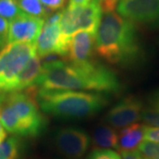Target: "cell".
<instances>
[{
	"mask_svg": "<svg viewBox=\"0 0 159 159\" xmlns=\"http://www.w3.org/2000/svg\"><path fill=\"white\" fill-rule=\"evenodd\" d=\"M34 86L49 90H92L118 93L121 83L112 70L94 60L82 64L66 63L48 56Z\"/></svg>",
	"mask_w": 159,
	"mask_h": 159,
	"instance_id": "cell-1",
	"label": "cell"
},
{
	"mask_svg": "<svg viewBox=\"0 0 159 159\" xmlns=\"http://www.w3.org/2000/svg\"><path fill=\"white\" fill-rule=\"evenodd\" d=\"M95 51L111 65L130 66L140 61L142 48L134 24L115 11L102 13Z\"/></svg>",
	"mask_w": 159,
	"mask_h": 159,
	"instance_id": "cell-2",
	"label": "cell"
},
{
	"mask_svg": "<svg viewBox=\"0 0 159 159\" xmlns=\"http://www.w3.org/2000/svg\"><path fill=\"white\" fill-rule=\"evenodd\" d=\"M34 97L44 113L65 119L90 117L108 103L107 98L101 94L77 90H49L36 88Z\"/></svg>",
	"mask_w": 159,
	"mask_h": 159,
	"instance_id": "cell-3",
	"label": "cell"
},
{
	"mask_svg": "<svg viewBox=\"0 0 159 159\" xmlns=\"http://www.w3.org/2000/svg\"><path fill=\"white\" fill-rule=\"evenodd\" d=\"M25 90V93L11 92L6 97V102L17 120V135L39 136L45 129L46 119L40 112L39 105L35 100V88L32 86Z\"/></svg>",
	"mask_w": 159,
	"mask_h": 159,
	"instance_id": "cell-4",
	"label": "cell"
},
{
	"mask_svg": "<svg viewBox=\"0 0 159 159\" xmlns=\"http://www.w3.org/2000/svg\"><path fill=\"white\" fill-rule=\"evenodd\" d=\"M36 54V43H12L0 51V93L13 92L19 74Z\"/></svg>",
	"mask_w": 159,
	"mask_h": 159,
	"instance_id": "cell-5",
	"label": "cell"
},
{
	"mask_svg": "<svg viewBox=\"0 0 159 159\" xmlns=\"http://www.w3.org/2000/svg\"><path fill=\"white\" fill-rule=\"evenodd\" d=\"M90 136L85 130L66 126L55 133L54 142L59 152L69 159H81L90 145Z\"/></svg>",
	"mask_w": 159,
	"mask_h": 159,
	"instance_id": "cell-6",
	"label": "cell"
},
{
	"mask_svg": "<svg viewBox=\"0 0 159 159\" xmlns=\"http://www.w3.org/2000/svg\"><path fill=\"white\" fill-rule=\"evenodd\" d=\"M118 13L133 23L158 25L159 0H120Z\"/></svg>",
	"mask_w": 159,
	"mask_h": 159,
	"instance_id": "cell-7",
	"label": "cell"
},
{
	"mask_svg": "<svg viewBox=\"0 0 159 159\" xmlns=\"http://www.w3.org/2000/svg\"><path fill=\"white\" fill-rule=\"evenodd\" d=\"M143 103L137 97H128L109 111L104 121L113 128H124L141 120Z\"/></svg>",
	"mask_w": 159,
	"mask_h": 159,
	"instance_id": "cell-8",
	"label": "cell"
},
{
	"mask_svg": "<svg viewBox=\"0 0 159 159\" xmlns=\"http://www.w3.org/2000/svg\"><path fill=\"white\" fill-rule=\"evenodd\" d=\"M45 20L23 13L9 22L8 43H36L43 28ZM7 43V44H8Z\"/></svg>",
	"mask_w": 159,
	"mask_h": 159,
	"instance_id": "cell-9",
	"label": "cell"
},
{
	"mask_svg": "<svg viewBox=\"0 0 159 159\" xmlns=\"http://www.w3.org/2000/svg\"><path fill=\"white\" fill-rule=\"evenodd\" d=\"M68 45L62 38L60 23L44 24L36 41V54L40 58L53 54L65 57L67 54Z\"/></svg>",
	"mask_w": 159,
	"mask_h": 159,
	"instance_id": "cell-10",
	"label": "cell"
},
{
	"mask_svg": "<svg viewBox=\"0 0 159 159\" xmlns=\"http://www.w3.org/2000/svg\"><path fill=\"white\" fill-rule=\"evenodd\" d=\"M96 34L89 31L80 30L71 37L66 57L72 64H82L92 60L95 51Z\"/></svg>",
	"mask_w": 159,
	"mask_h": 159,
	"instance_id": "cell-11",
	"label": "cell"
},
{
	"mask_svg": "<svg viewBox=\"0 0 159 159\" xmlns=\"http://www.w3.org/2000/svg\"><path fill=\"white\" fill-rule=\"evenodd\" d=\"M42 71V63L37 54L32 57L19 74L13 92H20L34 86Z\"/></svg>",
	"mask_w": 159,
	"mask_h": 159,
	"instance_id": "cell-12",
	"label": "cell"
},
{
	"mask_svg": "<svg viewBox=\"0 0 159 159\" xmlns=\"http://www.w3.org/2000/svg\"><path fill=\"white\" fill-rule=\"evenodd\" d=\"M144 125L132 124L124 127L119 134V148L121 151L133 150L138 147L143 140Z\"/></svg>",
	"mask_w": 159,
	"mask_h": 159,
	"instance_id": "cell-13",
	"label": "cell"
},
{
	"mask_svg": "<svg viewBox=\"0 0 159 159\" xmlns=\"http://www.w3.org/2000/svg\"><path fill=\"white\" fill-rule=\"evenodd\" d=\"M93 142L99 148H119V134L110 125H98L93 134Z\"/></svg>",
	"mask_w": 159,
	"mask_h": 159,
	"instance_id": "cell-14",
	"label": "cell"
},
{
	"mask_svg": "<svg viewBox=\"0 0 159 159\" xmlns=\"http://www.w3.org/2000/svg\"><path fill=\"white\" fill-rule=\"evenodd\" d=\"M21 11L30 16L46 20L51 12L42 5L39 0H14Z\"/></svg>",
	"mask_w": 159,
	"mask_h": 159,
	"instance_id": "cell-15",
	"label": "cell"
},
{
	"mask_svg": "<svg viewBox=\"0 0 159 159\" xmlns=\"http://www.w3.org/2000/svg\"><path fill=\"white\" fill-rule=\"evenodd\" d=\"M20 148V142L16 137L8 138L0 143V159H18Z\"/></svg>",
	"mask_w": 159,
	"mask_h": 159,
	"instance_id": "cell-16",
	"label": "cell"
},
{
	"mask_svg": "<svg viewBox=\"0 0 159 159\" xmlns=\"http://www.w3.org/2000/svg\"><path fill=\"white\" fill-rule=\"evenodd\" d=\"M23 13L14 0H0V17L12 20Z\"/></svg>",
	"mask_w": 159,
	"mask_h": 159,
	"instance_id": "cell-17",
	"label": "cell"
},
{
	"mask_svg": "<svg viewBox=\"0 0 159 159\" xmlns=\"http://www.w3.org/2000/svg\"><path fill=\"white\" fill-rule=\"evenodd\" d=\"M138 148L148 159H159V143L144 141L138 146Z\"/></svg>",
	"mask_w": 159,
	"mask_h": 159,
	"instance_id": "cell-18",
	"label": "cell"
},
{
	"mask_svg": "<svg viewBox=\"0 0 159 159\" xmlns=\"http://www.w3.org/2000/svg\"><path fill=\"white\" fill-rule=\"evenodd\" d=\"M141 120L148 126L159 127V110L153 108L143 109Z\"/></svg>",
	"mask_w": 159,
	"mask_h": 159,
	"instance_id": "cell-19",
	"label": "cell"
},
{
	"mask_svg": "<svg viewBox=\"0 0 159 159\" xmlns=\"http://www.w3.org/2000/svg\"><path fill=\"white\" fill-rule=\"evenodd\" d=\"M88 159H121V157L111 149L98 148L91 152Z\"/></svg>",
	"mask_w": 159,
	"mask_h": 159,
	"instance_id": "cell-20",
	"label": "cell"
},
{
	"mask_svg": "<svg viewBox=\"0 0 159 159\" xmlns=\"http://www.w3.org/2000/svg\"><path fill=\"white\" fill-rule=\"evenodd\" d=\"M8 31H9V21L0 17V51L8 43Z\"/></svg>",
	"mask_w": 159,
	"mask_h": 159,
	"instance_id": "cell-21",
	"label": "cell"
},
{
	"mask_svg": "<svg viewBox=\"0 0 159 159\" xmlns=\"http://www.w3.org/2000/svg\"><path fill=\"white\" fill-rule=\"evenodd\" d=\"M143 141L159 143V127L144 125Z\"/></svg>",
	"mask_w": 159,
	"mask_h": 159,
	"instance_id": "cell-22",
	"label": "cell"
},
{
	"mask_svg": "<svg viewBox=\"0 0 159 159\" xmlns=\"http://www.w3.org/2000/svg\"><path fill=\"white\" fill-rule=\"evenodd\" d=\"M39 1L50 12L60 11L64 8L66 2V0H39Z\"/></svg>",
	"mask_w": 159,
	"mask_h": 159,
	"instance_id": "cell-23",
	"label": "cell"
},
{
	"mask_svg": "<svg viewBox=\"0 0 159 159\" xmlns=\"http://www.w3.org/2000/svg\"><path fill=\"white\" fill-rule=\"evenodd\" d=\"M102 13L114 11L120 0H97Z\"/></svg>",
	"mask_w": 159,
	"mask_h": 159,
	"instance_id": "cell-24",
	"label": "cell"
},
{
	"mask_svg": "<svg viewBox=\"0 0 159 159\" xmlns=\"http://www.w3.org/2000/svg\"><path fill=\"white\" fill-rule=\"evenodd\" d=\"M121 159H148L138 150L121 151Z\"/></svg>",
	"mask_w": 159,
	"mask_h": 159,
	"instance_id": "cell-25",
	"label": "cell"
},
{
	"mask_svg": "<svg viewBox=\"0 0 159 159\" xmlns=\"http://www.w3.org/2000/svg\"><path fill=\"white\" fill-rule=\"evenodd\" d=\"M148 101L151 104V108L159 110V89L154 91L153 93L149 96Z\"/></svg>",
	"mask_w": 159,
	"mask_h": 159,
	"instance_id": "cell-26",
	"label": "cell"
},
{
	"mask_svg": "<svg viewBox=\"0 0 159 159\" xmlns=\"http://www.w3.org/2000/svg\"><path fill=\"white\" fill-rule=\"evenodd\" d=\"M92 0H69L68 8L73 9L75 7H80V6H84L88 5Z\"/></svg>",
	"mask_w": 159,
	"mask_h": 159,
	"instance_id": "cell-27",
	"label": "cell"
},
{
	"mask_svg": "<svg viewBox=\"0 0 159 159\" xmlns=\"http://www.w3.org/2000/svg\"><path fill=\"white\" fill-rule=\"evenodd\" d=\"M6 136H7V134H6V129L4 128V126L2 125L1 122H0V143H2L6 140Z\"/></svg>",
	"mask_w": 159,
	"mask_h": 159,
	"instance_id": "cell-28",
	"label": "cell"
}]
</instances>
